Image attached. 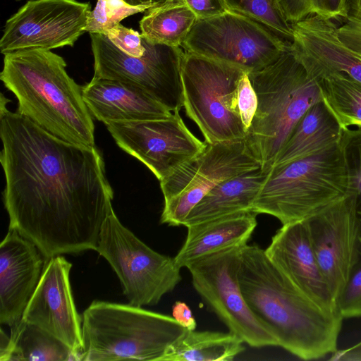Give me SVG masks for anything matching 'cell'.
Here are the masks:
<instances>
[{"label":"cell","mask_w":361,"mask_h":361,"mask_svg":"<svg viewBox=\"0 0 361 361\" xmlns=\"http://www.w3.org/2000/svg\"><path fill=\"white\" fill-rule=\"evenodd\" d=\"M290 45L259 23L228 10L197 18L181 47L249 73L274 62Z\"/></svg>","instance_id":"30bf717a"},{"label":"cell","mask_w":361,"mask_h":361,"mask_svg":"<svg viewBox=\"0 0 361 361\" xmlns=\"http://www.w3.org/2000/svg\"><path fill=\"white\" fill-rule=\"evenodd\" d=\"M92 115L105 125L170 117L172 112L147 92L126 82L93 77L82 87Z\"/></svg>","instance_id":"ffe728a7"},{"label":"cell","mask_w":361,"mask_h":361,"mask_svg":"<svg viewBox=\"0 0 361 361\" xmlns=\"http://www.w3.org/2000/svg\"><path fill=\"white\" fill-rule=\"evenodd\" d=\"M264 250L300 293L325 311L339 312L316 259L304 221L282 225Z\"/></svg>","instance_id":"e0dca14e"},{"label":"cell","mask_w":361,"mask_h":361,"mask_svg":"<svg viewBox=\"0 0 361 361\" xmlns=\"http://www.w3.org/2000/svg\"><path fill=\"white\" fill-rule=\"evenodd\" d=\"M150 8L149 6H132L123 0H97L88 16L85 31L105 35L123 19L145 12Z\"/></svg>","instance_id":"f546056e"},{"label":"cell","mask_w":361,"mask_h":361,"mask_svg":"<svg viewBox=\"0 0 361 361\" xmlns=\"http://www.w3.org/2000/svg\"><path fill=\"white\" fill-rule=\"evenodd\" d=\"M257 214L243 210L187 227L182 247L174 257L181 269L199 258L232 245L245 243L255 229Z\"/></svg>","instance_id":"44dd1931"},{"label":"cell","mask_w":361,"mask_h":361,"mask_svg":"<svg viewBox=\"0 0 361 361\" xmlns=\"http://www.w3.org/2000/svg\"><path fill=\"white\" fill-rule=\"evenodd\" d=\"M280 8L291 25L311 16L345 20L348 0H279Z\"/></svg>","instance_id":"f1b7e54d"},{"label":"cell","mask_w":361,"mask_h":361,"mask_svg":"<svg viewBox=\"0 0 361 361\" xmlns=\"http://www.w3.org/2000/svg\"><path fill=\"white\" fill-rule=\"evenodd\" d=\"M91 11L90 2L29 0L6 20L1 53L73 47L86 32Z\"/></svg>","instance_id":"4fadbf2b"},{"label":"cell","mask_w":361,"mask_h":361,"mask_svg":"<svg viewBox=\"0 0 361 361\" xmlns=\"http://www.w3.org/2000/svg\"><path fill=\"white\" fill-rule=\"evenodd\" d=\"M117 145L161 181L207 146L188 128L179 112L161 119L105 125Z\"/></svg>","instance_id":"5bb4252c"},{"label":"cell","mask_w":361,"mask_h":361,"mask_svg":"<svg viewBox=\"0 0 361 361\" xmlns=\"http://www.w3.org/2000/svg\"><path fill=\"white\" fill-rule=\"evenodd\" d=\"M330 360L361 361V341L354 345L342 350H337L331 354Z\"/></svg>","instance_id":"74e56055"},{"label":"cell","mask_w":361,"mask_h":361,"mask_svg":"<svg viewBox=\"0 0 361 361\" xmlns=\"http://www.w3.org/2000/svg\"><path fill=\"white\" fill-rule=\"evenodd\" d=\"M72 264L62 255L47 260L22 319L47 331L69 347L81 361L82 317L70 283Z\"/></svg>","instance_id":"2e32d148"},{"label":"cell","mask_w":361,"mask_h":361,"mask_svg":"<svg viewBox=\"0 0 361 361\" xmlns=\"http://www.w3.org/2000/svg\"><path fill=\"white\" fill-rule=\"evenodd\" d=\"M15 1H21V0H15Z\"/></svg>","instance_id":"ab89813d"},{"label":"cell","mask_w":361,"mask_h":361,"mask_svg":"<svg viewBox=\"0 0 361 361\" xmlns=\"http://www.w3.org/2000/svg\"><path fill=\"white\" fill-rule=\"evenodd\" d=\"M47 260L30 240L8 229L0 245V324L22 319Z\"/></svg>","instance_id":"ac0fdd59"},{"label":"cell","mask_w":361,"mask_h":361,"mask_svg":"<svg viewBox=\"0 0 361 361\" xmlns=\"http://www.w3.org/2000/svg\"><path fill=\"white\" fill-rule=\"evenodd\" d=\"M246 243L213 252L186 268L195 290L229 331L252 347L276 346L277 341L252 312L241 290L238 275Z\"/></svg>","instance_id":"9c48e42d"},{"label":"cell","mask_w":361,"mask_h":361,"mask_svg":"<svg viewBox=\"0 0 361 361\" xmlns=\"http://www.w3.org/2000/svg\"><path fill=\"white\" fill-rule=\"evenodd\" d=\"M223 1L228 11L251 18L263 25L283 40L292 42V25L285 18L279 0Z\"/></svg>","instance_id":"83f0119b"},{"label":"cell","mask_w":361,"mask_h":361,"mask_svg":"<svg viewBox=\"0 0 361 361\" xmlns=\"http://www.w3.org/2000/svg\"><path fill=\"white\" fill-rule=\"evenodd\" d=\"M1 94L0 161L9 229L33 243L47 260L95 250L114 211L113 190L96 146L62 140L18 112Z\"/></svg>","instance_id":"6da1fadb"},{"label":"cell","mask_w":361,"mask_h":361,"mask_svg":"<svg viewBox=\"0 0 361 361\" xmlns=\"http://www.w3.org/2000/svg\"><path fill=\"white\" fill-rule=\"evenodd\" d=\"M342 134L343 129L324 102H319L295 125L272 167L322 153L339 144Z\"/></svg>","instance_id":"7402d4cb"},{"label":"cell","mask_w":361,"mask_h":361,"mask_svg":"<svg viewBox=\"0 0 361 361\" xmlns=\"http://www.w3.org/2000/svg\"><path fill=\"white\" fill-rule=\"evenodd\" d=\"M337 32L345 45L361 55V0H348V16Z\"/></svg>","instance_id":"d6a6232c"},{"label":"cell","mask_w":361,"mask_h":361,"mask_svg":"<svg viewBox=\"0 0 361 361\" xmlns=\"http://www.w3.org/2000/svg\"><path fill=\"white\" fill-rule=\"evenodd\" d=\"M105 35L115 47L128 56L141 57L145 54L142 35L133 29L118 23L108 30Z\"/></svg>","instance_id":"836d02e7"},{"label":"cell","mask_w":361,"mask_h":361,"mask_svg":"<svg viewBox=\"0 0 361 361\" xmlns=\"http://www.w3.org/2000/svg\"><path fill=\"white\" fill-rule=\"evenodd\" d=\"M186 330L169 315L94 300L82 313L81 361H161Z\"/></svg>","instance_id":"5b68a950"},{"label":"cell","mask_w":361,"mask_h":361,"mask_svg":"<svg viewBox=\"0 0 361 361\" xmlns=\"http://www.w3.org/2000/svg\"><path fill=\"white\" fill-rule=\"evenodd\" d=\"M172 317L188 330H195L196 320L190 307L184 302L176 301L172 307Z\"/></svg>","instance_id":"8d00e7d4"},{"label":"cell","mask_w":361,"mask_h":361,"mask_svg":"<svg viewBox=\"0 0 361 361\" xmlns=\"http://www.w3.org/2000/svg\"><path fill=\"white\" fill-rule=\"evenodd\" d=\"M128 4L132 6H149L150 7H154L157 6L161 5L166 2L170 1L171 0H123Z\"/></svg>","instance_id":"f35d334b"},{"label":"cell","mask_w":361,"mask_h":361,"mask_svg":"<svg viewBox=\"0 0 361 361\" xmlns=\"http://www.w3.org/2000/svg\"><path fill=\"white\" fill-rule=\"evenodd\" d=\"M235 334L186 330L167 348L161 361H231L244 351Z\"/></svg>","instance_id":"cb8c5ba5"},{"label":"cell","mask_w":361,"mask_h":361,"mask_svg":"<svg viewBox=\"0 0 361 361\" xmlns=\"http://www.w3.org/2000/svg\"><path fill=\"white\" fill-rule=\"evenodd\" d=\"M267 173L259 168L222 181L195 205L183 226L187 228L228 214L252 210Z\"/></svg>","instance_id":"603a6c76"},{"label":"cell","mask_w":361,"mask_h":361,"mask_svg":"<svg viewBox=\"0 0 361 361\" xmlns=\"http://www.w3.org/2000/svg\"><path fill=\"white\" fill-rule=\"evenodd\" d=\"M319 266L336 302L360 259L359 222L350 193L304 220Z\"/></svg>","instance_id":"9a60e30c"},{"label":"cell","mask_w":361,"mask_h":361,"mask_svg":"<svg viewBox=\"0 0 361 361\" xmlns=\"http://www.w3.org/2000/svg\"><path fill=\"white\" fill-rule=\"evenodd\" d=\"M237 105L240 118L247 134L258 106L257 96L247 72L243 74L238 82Z\"/></svg>","instance_id":"e575fe53"},{"label":"cell","mask_w":361,"mask_h":361,"mask_svg":"<svg viewBox=\"0 0 361 361\" xmlns=\"http://www.w3.org/2000/svg\"><path fill=\"white\" fill-rule=\"evenodd\" d=\"M61 56L43 49L6 54L0 79L16 97L18 112L71 143L94 146V125Z\"/></svg>","instance_id":"3957f363"},{"label":"cell","mask_w":361,"mask_h":361,"mask_svg":"<svg viewBox=\"0 0 361 361\" xmlns=\"http://www.w3.org/2000/svg\"><path fill=\"white\" fill-rule=\"evenodd\" d=\"M290 50L311 78L343 73L361 82V59L345 45L334 20L311 16L292 25Z\"/></svg>","instance_id":"d6986e66"},{"label":"cell","mask_w":361,"mask_h":361,"mask_svg":"<svg viewBox=\"0 0 361 361\" xmlns=\"http://www.w3.org/2000/svg\"><path fill=\"white\" fill-rule=\"evenodd\" d=\"M239 282L245 301L281 346L298 357L333 354L343 318L300 293L256 245L242 248Z\"/></svg>","instance_id":"7a4b0ae2"},{"label":"cell","mask_w":361,"mask_h":361,"mask_svg":"<svg viewBox=\"0 0 361 361\" xmlns=\"http://www.w3.org/2000/svg\"><path fill=\"white\" fill-rule=\"evenodd\" d=\"M244 69L185 51L181 64L183 106L207 144L245 139L237 105Z\"/></svg>","instance_id":"52a82bcc"},{"label":"cell","mask_w":361,"mask_h":361,"mask_svg":"<svg viewBox=\"0 0 361 361\" xmlns=\"http://www.w3.org/2000/svg\"><path fill=\"white\" fill-rule=\"evenodd\" d=\"M350 193L340 142L314 156L272 167L252 211L276 217L282 225L306 220Z\"/></svg>","instance_id":"8992f818"},{"label":"cell","mask_w":361,"mask_h":361,"mask_svg":"<svg viewBox=\"0 0 361 361\" xmlns=\"http://www.w3.org/2000/svg\"><path fill=\"white\" fill-rule=\"evenodd\" d=\"M340 145L348 171L350 192L355 197L359 222V255L361 258V128L343 130Z\"/></svg>","instance_id":"4dcf8cb0"},{"label":"cell","mask_w":361,"mask_h":361,"mask_svg":"<svg viewBox=\"0 0 361 361\" xmlns=\"http://www.w3.org/2000/svg\"><path fill=\"white\" fill-rule=\"evenodd\" d=\"M358 55V54H357ZM360 56V58L361 59V55H358Z\"/></svg>","instance_id":"60d3db41"},{"label":"cell","mask_w":361,"mask_h":361,"mask_svg":"<svg viewBox=\"0 0 361 361\" xmlns=\"http://www.w3.org/2000/svg\"><path fill=\"white\" fill-rule=\"evenodd\" d=\"M248 75L258 106L245 140L262 171L268 172L295 125L322 98L317 80L309 76L290 47Z\"/></svg>","instance_id":"277c9868"},{"label":"cell","mask_w":361,"mask_h":361,"mask_svg":"<svg viewBox=\"0 0 361 361\" xmlns=\"http://www.w3.org/2000/svg\"><path fill=\"white\" fill-rule=\"evenodd\" d=\"M197 16L206 18L228 11L223 0H182Z\"/></svg>","instance_id":"d590c367"},{"label":"cell","mask_w":361,"mask_h":361,"mask_svg":"<svg viewBox=\"0 0 361 361\" xmlns=\"http://www.w3.org/2000/svg\"><path fill=\"white\" fill-rule=\"evenodd\" d=\"M116 272L129 304L156 305L180 282L174 257L145 245L113 211L104 222L95 250Z\"/></svg>","instance_id":"ba28073f"},{"label":"cell","mask_w":361,"mask_h":361,"mask_svg":"<svg viewBox=\"0 0 361 361\" xmlns=\"http://www.w3.org/2000/svg\"><path fill=\"white\" fill-rule=\"evenodd\" d=\"M337 307L343 319L361 317V258L351 270L338 298Z\"/></svg>","instance_id":"1f68e13d"},{"label":"cell","mask_w":361,"mask_h":361,"mask_svg":"<svg viewBox=\"0 0 361 361\" xmlns=\"http://www.w3.org/2000/svg\"><path fill=\"white\" fill-rule=\"evenodd\" d=\"M1 361H80L62 341L32 324L21 321L11 328L7 348Z\"/></svg>","instance_id":"d4e9b609"},{"label":"cell","mask_w":361,"mask_h":361,"mask_svg":"<svg viewBox=\"0 0 361 361\" xmlns=\"http://www.w3.org/2000/svg\"><path fill=\"white\" fill-rule=\"evenodd\" d=\"M322 101L343 129L361 128V82L343 73L317 80Z\"/></svg>","instance_id":"4316f807"},{"label":"cell","mask_w":361,"mask_h":361,"mask_svg":"<svg viewBox=\"0 0 361 361\" xmlns=\"http://www.w3.org/2000/svg\"><path fill=\"white\" fill-rule=\"evenodd\" d=\"M197 19L182 0H171L145 11L140 21L141 35L153 44L180 47Z\"/></svg>","instance_id":"484cf974"},{"label":"cell","mask_w":361,"mask_h":361,"mask_svg":"<svg viewBox=\"0 0 361 361\" xmlns=\"http://www.w3.org/2000/svg\"><path fill=\"white\" fill-rule=\"evenodd\" d=\"M259 168L245 139L207 144L202 152L160 181L164 198L160 222L183 226L192 209L215 186Z\"/></svg>","instance_id":"8fae6325"},{"label":"cell","mask_w":361,"mask_h":361,"mask_svg":"<svg viewBox=\"0 0 361 361\" xmlns=\"http://www.w3.org/2000/svg\"><path fill=\"white\" fill-rule=\"evenodd\" d=\"M94 58V76L117 80L142 89L172 113L183 106L180 47L153 44L142 37L141 57L128 56L101 33H90Z\"/></svg>","instance_id":"7c38bea8"}]
</instances>
